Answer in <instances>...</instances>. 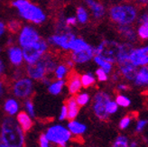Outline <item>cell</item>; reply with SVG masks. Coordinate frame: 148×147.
I'll use <instances>...</instances> for the list:
<instances>
[{
	"label": "cell",
	"instance_id": "27",
	"mask_svg": "<svg viewBox=\"0 0 148 147\" xmlns=\"http://www.w3.org/2000/svg\"><path fill=\"white\" fill-rule=\"evenodd\" d=\"M4 108H5V111L8 115L14 116L17 114L19 110V104L16 99L9 98L5 102Z\"/></svg>",
	"mask_w": 148,
	"mask_h": 147
},
{
	"label": "cell",
	"instance_id": "22",
	"mask_svg": "<svg viewBox=\"0 0 148 147\" xmlns=\"http://www.w3.org/2000/svg\"><path fill=\"white\" fill-rule=\"evenodd\" d=\"M16 121L19 124L21 128L24 130V132L29 131L33 126V120L32 117L29 116L26 112H19L16 116Z\"/></svg>",
	"mask_w": 148,
	"mask_h": 147
},
{
	"label": "cell",
	"instance_id": "16",
	"mask_svg": "<svg viewBox=\"0 0 148 147\" xmlns=\"http://www.w3.org/2000/svg\"><path fill=\"white\" fill-rule=\"evenodd\" d=\"M68 81L66 82L68 87V90L69 93L71 96L78 94L81 88H82V84H81V80H80V75L78 74L76 71H71L70 74L68 75Z\"/></svg>",
	"mask_w": 148,
	"mask_h": 147
},
{
	"label": "cell",
	"instance_id": "50",
	"mask_svg": "<svg viewBox=\"0 0 148 147\" xmlns=\"http://www.w3.org/2000/svg\"><path fill=\"white\" fill-rule=\"evenodd\" d=\"M5 25L3 23V22L0 21V37H1L3 34L5 33Z\"/></svg>",
	"mask_w": 148,
	"mask_h": 147
},
{
	"label": "cell",
	"instance_id": "33",
	"mask_svg": "<svg viewBox=\"0 0 148 147\" xmlns=\"http://www.w3.org/2000/svg\"><path fill=\"white\" fill-rule=\"evenodd\" d=\"M75 99L79 107H84L90 101V96L87 92H81V93L79 92L78 94H76Z\"/></svg>",
	"mask_w": 148,
	"mask_h": 147
},
{
	"label": "cell",
	"instance_id": "7",
	"mask_svg": "<svg viewBox=\"0 0 148 147\" xmlns=\"http://www.w3.org/2000/svg\"><path fill=\"white\" fill-rule=\"evenodd\" d=\"M111 99V96L106 91H98L93 98L92 109L95 116L101 121H107L109 118V115L106 111V105L108 100Z\"/></svg>",
	"mask_w": 148,
	"mask_h": 147
},
{
	"label": "cell",
	"instance_id": "6",
	"mask_svg": "<svg viewBox=\"0 0 148 147\" xmlns=\"http://www.w3.org/2000/svg\"><path fill=\"white\" fill-rule=\"evenodd\" d=\"M45 135L50 142L56 144L59 147H67V143L71 140L72 135L67 127L54 124L46 130Z\"/></svg>",
	"mask_w": 148,
	"mask_h": 147
},
{
	"label": "cell",
	"instance_id": "2",
	"mask_svg": "<svg viewBox=\"0 0 148 147\" xmlns=\"http://www.w3.org/2000/svg\"><path fill=\"white\" fill-rule=\"evenodd\" d=\"M1 139L8 147H24L25 132L16 120L7 117L2 124Z\"/></svg>",
	"mask_w": 148,
	"mask_h": 147
},
{
	"label": "cell",
	"instance_id": "55",
	"mask_svg": "<svg viewBox=\"0 0 148 147\" xmlns=\"http://www.w3.org/2000/svg\"><path fill=\"white\" fill-rule=\"evenodd\" d=\"M128 147H137V144H136V142H132V143L129 144Z\"/></svg>",
	"mask_w": 148,
	"mask_h": 147
},
{
	"label": "cell",
	"instance_id": "14",
	"mask_svg": "<svg viewBox=\"0 0 148 147\" xmlns=\"http://www.w3.org/2000/svg\"><path fill=\"white\" fill-rule=\"evenodd\" d=\"M116 31L120 37L123 39V42H130L135 44L138 42V37L136 34V28L133 25H116Z\"/></svg>",
	"mask_w": 148,
	"mask_h": 147
},
{
	"label": "cell",
	"instance_id": "42",
	"mask_svg": "<svg viewBox=\"0 0 148 147\" xmlns=\"http://www.w3.org/2000/svg\"><path fill=\"white\" fill-rule=\"evenodd\" d=\"M39 144L41 147H50V141L45 135V134H42L39 138Z\"/></svg>",
	"mask_w": 148,
	"mask_h": 147
},
{
	"label": "cell",
	"instance_id": "54",
	"mask_svg": "<svg viewBox=\"0 0 148 147\" xmlns=\"http://www.w3.org/2000/svg\"><path fill=\"white\" fill-rule=\"evenodd\" d=\"M0 147H8V146H7V145L3 142V140L1 139V137H0Z\"/></svg>",
	"mask_w": 148,
	"mask_h": 147
},
{
	"label": "cell",
	"instance_id": "23",
	"mask_svg": "<svg viewBox=\"0 0 148 147\" xmlns=\"http://www.w3.org/2000/svg\"><path fill=\"white\" fill-rule=\"evenodd\" d=\"M67 128L70 130L71 135H82L87 131L86 124L80 123L79 121H76L75 119L70 120V122L67 124Z\"/></svg>",
	"mask_w": 148,
	"mask_h": 147
},
{
	"label": "cell",
	"instance_id": "49",
	"mask_svg": "<svg viewBox=\"0 0 148 147\" xmlns=\"http://www.w3.org/2000/svg\"><path fill=\"white\" fill-rule=\"evenodd\" d=\"M65 64L67 65L70 69H73L74 68V65H75V62H74L71 58H69V59H67V60L65 61Z\"/></svg>",
	"mask_w": 148,
	"mask_h": 147
},
{
	"label": "cell",
	"instance_id": "15",
	"mask_svg": "<svg viewBox=\"0 0 148 147\" xmlns=\"http://www.w3.org/2000/svg\"><path fill=\"white\" fill-rule=\"evenodd\" d=\"M117 69L121 77L125 80H127V81H131V82L134 81L138 70V68L136 67L135 65H133L129 61H127L121 64H118Z\"/></svg>",
	"mask_w": 148,
	"mask_h": 147
},
{
	"label": "cell",
	"instance_id": "40",
	"mask_svg": "<svg viewBox=\"0 0 148 147\" xmlns=\"http://www.w3.org/2000/svg\"><path fill=\"white\" fill-rule=\"evenodd\" d=\"M25 107L26 109V113L30 116L31 117L35 116V111H34V106L31 99H27L25 103Z\"/></svg>",
	"mask_w": 148,
	"mask_h": 147
},
{
	"label": "cell",
	"instance_id": "8",
	"mask_svg": "<svg viewBox=\"0 0 148 147\" xmlns=\"http://www.w3.org/2000/svg\"><path fill=\"white\" fill-rule=\"evenodd\" d=\"M13 93L16 98H28L34 92V83L30 78H20L16 79L12 87Z\"/></svg>",
	"mask_w": 148,
	"mask_h": 147
},
{
	"label": "cell",
	"instance_id": "19",
	"mask_svg": "<svg viewBox=\"0 0 148 147\" xmlns=\"http://www.w3.org/2000/svg\"><path fill=\"white\" fill-rule=\"evenodd\" d=\"M133 83L137 88H148V65L138 68Z\"/></svg>",
	"mask_w": 148,
	"mask_h": 147
},
{
	"label": "cell",
	"instance_id": "13",
	"mask_svg": "<svg viewBox=\"0 0 148 147\" xmlns=\"http://www.w3.org/2000/svg\"><path fill=\"white\" fill-rule=\"evenodd\" d=\"M95 56V47L90 46L87 49L77 51H71L70 58L75 62V64H84L93 60Z\"/></svg>",
	"mask_w": 148,
	"mask_h": 147
},
{
	"label": "cell",
	"instance_id": "46",
	"mask_svg": "<svg viewBox=\"0 0 148 147\" xmlns=\"http://www.w3.org/2000/svg\"><path fill=\"white\" fill-rule=\"evenodd\" d=\"M116 90L119 92H124L129 90V85L127 83H118L116 85Z\"/></svg>",
	"mask_w": 148,
	"mask_h": 147
},
{
	"label": "cell",
	"instance_id": "48",
	"mask_svg": "<svg viewBox=\"0 0 148 147\" xmlns=\"http://www.w3.org/2000/svg\"><path fill=\"white\" fill-rule=\"evenodd\" d=\"M120 78H121V75H120V73L118 72V70L115 71V72L114 71L112 72V79H113V81H115V82L118 81Z\"/></svg>",
	"mask_w": 148,
	"mask_h": 147
},
{
	"label": "cell",
	"instance_id": "17",
	"mask_svg": "<svg viewBox=\"0 0 148 147\" xmlns=\"http://www.w3.org/2000/svg\"><path fill=\"white\" fill-rule=\"evenodd\" d=\"M84 2L91 11L92 16L96 20H100L105 16L106 8L101 3L96 1V0H84Z\"/></svg>",
	"mask_w": 148,
	"mask_h": 147
},
{
	"label": "cell",
	"instance_id": "20",
	"mask_svg": "<svg viewBox=\"0 0 148 147\" xmlns=\"http://www.w3.org/2000/svg\"><path fill=\"white\" fill-rule=\"evenodd\" d=\"M134 47H135V45L132 44L130 42H122L120 43V48H119V51H118V54H117L116 64L118 65V64H121L125 62L128 61L129 53Z\"/></svg>",
	"mask_w": 148,
	"mask_h": 147
},
{
	"label": "cell",
	"instance_id": "11",
	"mask_svg": "<svg viewBox=\"0 0 148 147\" xmlns=\"http://www.w3.org/2000/svg\"><path fill=\"white\" fill-rule=\"evenodd\" d=\"M41 39V36L39 33L31 25H25L23 28H21L18 42L22 48L28 46L32 43L39 41Z\"/></svg>",
	"mask_w": 148,
	"mask_h": 147
},
{
	"label": "cell",
	"instance_id": "38",
	"mask_svg": "<svg viewBox=\"0 0 148 147\" xmlns=\"http://www.w3.org/2000/svg\"><path fill=\"white\" fill-rule=\"evenodd\" d=\"M7 28H8V30L11 33L16 34V33H17L18 31L21 30L22 26H21V23H20V22H18L16 20H12V21L9 22L8 25H7Z\"/></svg>",
	"mask_w": 148,
	"mask_h": 147
},
{
	"label": "cell",
	"instance_id": "51",
	"mask_svg": "<svg viewBox=\"0 0 148 147\" xmlns=\"http://www.w3.org/2000/svg\"><path fill=\"white\" fill-rule=\"evenodd\" d=\"M42 82L43 84H45L46 86H49V85L51 84V79H50L47 76H45V77H44V78L42 79Z\"/></svg>",
	"mask_w": 148,
	"mask_h": 147
},
{
	"label": "cell",
	"instance_id": "52",
	"mask_svg": "<svg viewBox=\"0 0 148 147\" xmlns=\"http://www.w3.org/2000/svg\"><path fill=\"white\" fill-rule=\"evenodd\" d=\"M4 70H5V65H4L3 62L0 60V79H1V77L3 75Z\"/></svg>",
	"mask_w": 148,
	"mask_h": 147
},
{
	"label": "cell",
	"instance_id": "39",
	"mask_svg": "<svg viewBox=\"0 0 148 147\" xmlns=\"http://www.w3.org/2000/svg\"><path fill=\"white\" fill-rule=\"evenodd\" d=\"M132 119H133V116H130V115H127V116H124L123 118L120 120L119 124H118V126H119V128H120L121 130L127 129V128L130 126V124H131V122H132Z\"/></svg>",
	"mask_w": 148,
	"mask_h": 147
},
{
	"label": "cell",
	"instance_id": "37",
	"mask_svg": "<svg viewBox=\"0 0 148 147\" xmlns=\"http://www.w3.org/2000/svg\"><path fill=\"white\" fill-rule=\"evenodd\" d=\"M108 73H107L104 70L101 68H98L95 71V76L97 78V79L100 82H105L108 80Z\"/></svg>",
	"mask_w": 148,
	"mask_h": 147
},
{
	"label": "cell",
	"instance_id": "25",
	"mask_svg": "<svg viewBox=\"0 0 148 147\" xmlns=\"http://www.w3.org/2000/svg\"><path fill=\"white\" fill-rule=\"evenodd\" d=\"M42 59L44 61V63H45V67H46V70L48 74L49 73L54 72L56 67L58 66V62L55 59V57H53L49 53H46L42 56Z\"/></svg>",
	"mask_w": 148,
	"mask_h": 147
},
{
	"label": "cell",
	"instance_id": "26",
	"mask_svg": "<svg viewBox=\"0 0 148 147\" xmlns=\"http://www.w3.org/2000/svg\"><path fill=\"white\" fill-rule=\"evenodd\" d=\"M90 46V44H88V43L84 39L75 37L70 42L69 51H81V50L88 48Z\"/></svg>",
	"mask_w": 148,
	"mask_h": 147
},
{
	"label": "cell",
	"instance_id": "28",
	"mask_svg": "<svg viewBox=\"0 0 148 147\" xmlns=\"http://www.w3.org/2000/svg\"><path fill=\"white\" fill-rule=\"evenodd\" d=\"M65 84L66 81L64 79H56L55 81L51 82V84L48 86V91L51 95L56 96V95H59L62 91V89Z\"/></svg>",
	"mask_w": 148,
	"mask_h": 147
},
{
	"label": "cell",
	"instance_id": "4",
	"mask_svg": "<svg viewBox=\"0 0 148 147\" xmlns=\"http://www.w3.org/2000/svg\"><path fill=\"white\" fill-rule=\"evenodd\" d=\"M120 43L115 40H103L95 47V55H99L104 60L116 64Z\"/></svg>",
	"mask_w": 148,
	"mask_h": 147
},
{
	"label": "cell",
	"instance_id": "29",
	"mask_svg": "<svg viewBox=\"0 0 148 147\" xmlns=\"http://www.w3.org/2000/svg\"><path fill=\"white\" fill-rule=\"evenodd\" d=\"M71 72V69L65 63L58 64L54 70V77L56 79H64L67 78Z\"/></svg>",
	"mask_w": 148,
	"mask_h": 147
},
{
	"label": "cell",
	"instance_id": "1",
	"mask_svg": "<svg viewBox=\"0 0 148 147\" xmlns=\"http://www.w3.org/2000/svg\"><path fill=\"white\" fill-rule=\"evenodd\" d=\"M139 16L138 6L131 3L112 5L108 10L109 19L116 25H129L136 23Z\"/></svg>",
	"mask_w": 148,
	"mask_h": 147
},
{
	"label": "cell",
	"instance_id": "34",
	"mask_svg": "<svg viewBox=\"0 0 148 147\" xmlns=\"http://www.w3.org/2000/svg\"><path fill=\"white\" fill-rule=\"evenodd\" d=\"M115 101L116 102L118 107H128L131 105V99L127 96L123 94H117L116 96Z\"/></svg>",
	"mask_w": 148,
	"mask_h": 147
},
{
	"label": "cell",
	"instance_id": "18",
	"mask_svg": "<svg viewBox=\"0 0 148 147\" xmlns=\"http://www.w3.org/2000/svg\"><path fill=\"white\" fill-rule=\"evenodd\" d=\"M7 54H8L10 62L14 66H20L24 62L23 49H21L18 46H10L7 50Z\"/></svg>",
	"mask_w": 148,
	"mask_h": 147
},
{
	"label": "cell",
	"instance_id": "53",
	"mask_svg": "<svg viewBox=\"0 0 148 147\" xmlns=\"http://www.w3.org/2000/svg\"><path fill=\"white\" fill-rule=\"evenodd\" d=\"M3 93H4V84L1 80H0V96H2Z\"/></svg>",
	"mask_w": 148,
	"mask_h": 147
},
{
	"label": "cell",
	"instance_id": "45",
	"mask_svg": "<svg viewBox=\"0 0 148 147\" xmlns=\"http://www.w3.org/2000/svg\"><path fill=\"white\" fill-rule=\"evenodd\" d=\"M67 117H68V109H67L66 105H63L62 107V109H61V113H60V116H59V119H60L61 121H62V120L67 119Z\"/></svg>",
	"mask_w": 148,
	"mask_h": 147
},
{
	"label": "cell",
	"instance_id": "3",
	"mask_svg": "<svg viewBox=\"0 0 148 147\" xmlns=\"http://www.w3.org/2000/svg\"><path fill=\"white\" fill-rule=\"evenodd\" d=\"M14 7L17 9L21 17L31 23L40 25L45 22L46 16L38 5L28 0H14L12 2Z\"/></svg>",
	"mask_w": 148,
	"mask_h": 147
},
{
	"label": "cell",
	"instance_id": "30",
	"mask_svg": "<svg viewBox=\"0 0 148 147\" xmlns=\"http://www.w3.org/2000/svg\"><path fill=\"white\" fill-rule=\"evenodd\" d=\"M76 18L78 23L81 25H85L87 24L88 20H90V14L87 9L83 6H78L76 9Z\"/></svg>",
	"mask_w": 148,
	"mask_h": 147
},
{
	"label": "cell",
	"instance_id": "9",
	"mask_svg": "<svg viewBox=\"0 0 148 147\" xmlns=\"http://www.w3.org/2000/svg\"><path fill=\"white\" fill-rule=\"evenodd\" d=\"M76 37V34L71 30L62 33H56L48 38V43L53 46L61 48L64 51H69L70 42Z\"/></svg>",
	"mask_w": 148,
	"mask_h": 147
},
{
	"label": "cell",
	"instance_id": "35",
	"mask_svg": "<svg viewBox=\"0 0 148 147\" xmlns=\"http://www.w3.org/2000/svg\"><path fill=\"white\" fill-rule=\"evenodd\" d=\"M128 139L127 137H125V135H119L116 138V140L114 141L113 144L111 145V147H128Z\"/></svg>",
	"mask_w": 148,
	"mask_h": 147
},
{
	"label": "cell",
	"instance_id": "47",
	"mask_svg": "<svg viewBox=\"0 0 148 147\" xmlns=\"http://www.w3.org/2000/svg\"><path fill=\"white\" fill-rule=\"evenodd\" d=\"M134 4L137 6H141V7H145L148 6V0H133Z\"/></svg>",
	"mask_w": 148,
	"mask_h": 147
},
{
	"label": "cell",
	"instance_id": "36",
	"mask_svg": "<svg viewBox=\"0 0 148 147\" xmlns=\"http://www.w3.org/2000/svg\"><path fill=\"white\" fill-rule=\"evenodd\" d=\"M118 105L116 104V102L115 100H112V99H110L108 101L107 103V105H106V111L107 113L111 116V115H114L117 112V110H118Z\"/></svg>",
	"mask_w": 148,
	"mask_h": 147
},
{
	"label": "cell",
	"instance_id": "5",
	"mask_svg": "<svg viewBox=\"0 0 148 147\" xmlns=\"http://www.w3.org/2000/svg\"><path fill=\"white\" fill-rule=\"evenodd\" d=\"M49 43L43 39H40L32 44L25 46L23 49V54H24V61L27 63H34L41 59L48 51Z\"/></svg>",
	"mask_w": 148,
	"mask_h": 147
},
{
	"label": "cell",
	"instance_id": "21",
	"mask_svg": "<svg viewBox=\"0 0 148 147\" xmlns=\"http://www.w3.org/2000/svg\"><path fill=\"white\" fill-rule=\"evenodd\" d=\"M66 107L68 109V117L69 120H73L75 119L79 115V106L75 99V97H71L70 98L66 101Z\"/></svg>",
	"mask_w": 148,
	"mask_h": 147
},
{
	"label": "cell",
	"instance_id": "32",
	"mask_svg": "<svg viewBox=\"0 0 148 147\" xmlns=\"http://www.w3.org/2000/svg\"><path fill=\"white\" fill-rule=\"evenodd\" d=\"M136 30L138 40L148 41V24L146 23L137 24V27Z\"/></svg>",
	"mask_w": 148,
	"mask_h": 147
},
{
	"label": "cell",
	"instance_id": "31",
	"mask_svg": "<svg viewBox=\"0 0 148 147\" xmlns=\"http://www.w3.org/2000/svg\"><path fill=\"white\" fill-rule=\"evenodd\" d=\"M80 80L82 87L87 89V88H90L96 83V77L92 72H87L80 75Z\"/></svg>",
	"mask_w": 148,
	"mask_h": 147
},
{
	"label": "cell",
	"instance_id": "41",
	"mask_svg": "<svg viewBox=\"0 0 148 147\" xmlns=\"http://www.w3.org/2000/svg\"><path fill=\"white\" fill-rule=\"evenodd\" d=\"M147 124H148V120H146V119H139L137 121L136 124V131L138 132V133H139V132H142L145 129V127L146 126Z\"/></svg>",
	"mask_w": 148,
	"mask_h": 147
},
{
	"label": "cell",
	"instance_id": "43",
	"mask_svg": "<svg viewBox=\"0 0 148 147\" xmlns=\"http://www.w3.org/2000/svg\"><path fill=\"white\" fill-rule=\"evenodd\" d=\"M136 22H137V24H142V23L148 24V10L145 12H143L141 14H139Z\"/></svg>",
	"mask_w": 148,
	"mask_h": 147
},
{
	"label": "cell",
	"instance_id": "24",
	"mask_svg": "<svg viewBox=\"0 0 148 147\" xmlns=\"http://www.w3.org/2000/svg\"><path fill=\"white\" fill-rule=\"evenodd\" d=\"M93 61L99 68L103 69L107 73H108V74H110V73H112L114 71V65L115 64L104 60V59L101 58L100 56L95 55L94 58H93Z\"/></svg>",
	"mask_w": 148,
	"mask_h": 147
},
{
	"label": "cell",
	"instance_id": "10",
	"mask_svg": "<svg viewBox=\"0 0 148 147\" xmlns=\"http://www.w3.org/2000/svg\"><path fill=\"white\" fill-rule=\"evenodd\" d=\"M128 61L137 68L148 65V45L133 48L129 53Z\"/></svg>",
	"mask_w": 148,
	"mask_h": 147
},
{
	"label": "cell",
	"instance_id": "44",
	"mask_svg": "<svg viewBox=\"0 0 148 147\" xmlns=\"http://www.w3.org/2000/svg\"><path fill=\"white\" fill-rule=\"evenodd\" d=\"M64 22H65V24L67 25L68 26H70V27H72L74 25H76L77 23H78L76 16H69L66 19H64Z\"/></svg>",
	"mask_w": 148,
	"mask_h": 147
},
{
	"label": "cell",
	"instance_id": "12",
	"mask_svg": "<svg viewBox=\"0 0 148 147\" xmlns=\"http://www.w3.org/2000/svg\"><path fill=\"white\" fill-rule=\"evenodd\" d=\"M25 70L28 77L35 80H42L44 77L48 75L42 56L37 62L27 64Z\"/></svg>",
	"mask_w": 148,
	"mask_h": 147
}]
</instances>
